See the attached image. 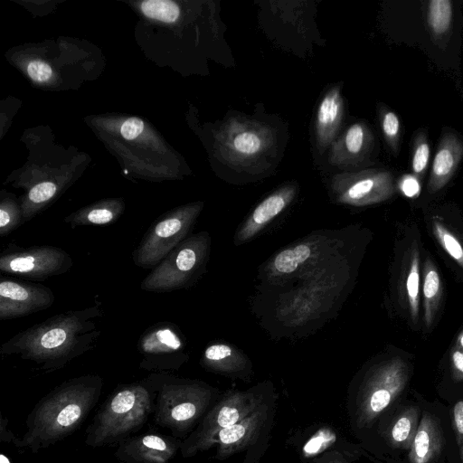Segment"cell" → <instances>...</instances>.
Masks as SVG:
<instances>
[{
  "label": "cell",
  "mask_w": 463,
  "mask_h": 463,
  "mask_svg": "<svg viewBox=\"0 0 463 463\" xmlns=\"http://www.w3.org/2000/svg\"><path fill=\"white\" fill-rule=\"evenodd\" d=\"M98 306L70 310L19 332L2 345L3 354H16L41 365L44 371L62 368L93 348L100 335Z\"/></svg>",
  "instance_id": "cell-1"
},
{
  "label": "cell",
  "mask_w": 463,
  "mask_h": 463,
  "mask_svg": "<svg viewBox=\"0 0 463 463\" xmlns=\"http://www.w3.org/2000/svg\"><path fill=\"white\" fill-rule=\"evenodd\" d=\"M103 388L99 375L69 379L43 396L26 419L19 448L36 453L73 433L97 404Z\"/></svg>",
  "instance_id": "cell-2"
},
{
  "label": "cell",
  "mask_w": 463,
  "mask_h": 463,
  "mask_svg": "<svg viewBox=\"0 0 463 463\" xmlns=\"http://www.w3.org/2000/svg\"><path fill=\"white\" fill-rule=\"evenodd\" d=\"M154 403V393L145 381L118 386L86 430L85 443L99 448L128 438L147 420Z\"/></svg>",
  "instance_id": "cell-3"
},
{
  "label": "cell",
  "mask_w": 463,
  "mask_h": 463,
  "mask_svg": "<svg viewBox=\"0 0 463 463\" xmlns=\"http://www.w3.org/2000/svg\"><path fill=\"white\" fill-rule=\"evenodd\" d=\"M154 393L155 422L183 436L210 405L212 392L195 382L155 373L145 381Z\"/></svg>",
  "instance_id": "cell-4"
},
{
  "label": "cell",
  "mask_w": 463,
  "mask_h": 463,
  "mask_svg": "<svg viewBox=\"0 0 463 463\" xmlns=\"http://www.w3.org/2000/svg\"><path fill=\"white\" fill-rule=\"evenodd\" d=\"M224 163L240 169H256L275 152L273 129L258 121L230 118L218 137Z\"/></svg>",
  "instance_id": "cell-5"
},
{
  "label": "cell",
  "mask_w": 463,
  "mask_h": 463,
  "mask_svg": "<svg viewBox=\"0 0 463 463\" xmlns=\"http://www.w3.org/2000/svg\"><path fill=\"white\" fill-rule=\"evenodd\" d=\"M198 211V206L183 207L151 224L133 252L134 263L143 269L157 266L186 235Z\"/></svg>",
  "instance_id": "cell-6"
},
{
  "label": "cell",
  "mask_w": 463,
  "mask_h": 463,
  "mask_svg": "<svg viewBox=\"0 0 463 463\" xmlns=\"http://www.w3.org/2000/svg\"><path fill=\"white\" fill-rule=\"evenodd\" d=\"M259 398L249 392H235L216 404L203 418L198 428L182 443L181 453L192 457L210 449L220 430L243 420L260 405Z\"/></svg>",
  "instance_id": "cell-7"
},
{
  "label": "cell",
  "mask_w": 463,
  "mask_h": 463,
  "mask_svg": "<svg viewBox=\"0 0 463 463\" xmlns=\"http://www.w3.org/2000/svg\"><path fill=\"white\" fill-rule=\"evenodd\" d=\"M71 255L50 245L6 249L0 256V270L31 279H46L72 267Z\"/></svg>",
  "instance_id": "cell-8"
},
{
  "label": "cell",
  "mask_w": 463,
  "mask_h": 463,
  "mask_svg": "<svg viewBox=\"0 0 463 463\" xmlns=\"http://www.w3.org/2000/svg\"><path fill=\"white\" fill-rule=\"evenodd\" d=\"M199 237L179 243L143 279L140 288L150 292H170L186 285L203 259V244Z\"/></svg>",
  "instance_id": "cell-9"
},
{
  "label": "cell",
  "mask_w": 463,
  "mask_h": 463,
  "mask_svg": "<svg viewBox=\"0 0 463 463\" xmlns=\"http://www.w3.org/2000/svg\"><path fill=\"white\" fill-rule=\"evenodd\" d=\"M408 378V367L401 358L381 365L371 377L358 403V418L362 422L373 420L386 409L402 391Z\"/></svg>",
  "instance_id": "cell-10"
},
{
  "label": "cell",
  "mask_w": 463,
  "mask_h": 463,
  "mask_svg": "<svg viewBox=\"0 0 463 463\" xmlns=\"http://www.w3.org/2000/svg\"><path fill=\"white\" fill-rule=\"evenodd\" d=\"M184 344L175 326L165 322L147 328L140 336L137 347L142 355L140 367L153 371L177 369L184 359Z\"/></svg>",
  "instance_id": "cell-11"
},
{
  "label": "cell",
  "mask_w": 463,
  "mask_h": 463,
  "mask_svg": "<svg viewBox=\"0 0 463 463\" xmlns=\"http://www.w3.org/2000/svg\"><path fill=\"white\" fill-rule=\"evenodd\" d=\"M333 185L343 200L363 204L384 201L395 191L392 174L383 169L337 175Z\"/></svg>",
  "instance_id": "cell-12"
},
{
  "label": "cell",
  "mask_w": 463,
  "mask_h": 463,
  "mask_svg": "<svg viewBox=\"0 0 463 463\" xmlns=\"http://www.w3.org/2000/svg\"><path fill=\"white\" fill-rule=\"evenodd\" d=\"M53 292L41 284L2 279L0 282V320L31 315L50 307Z\"/></svg>",
  "instance_id": "cell-13"
},
{
  "label": "cell",
  "mask_w": 463,
  "mask_h": 463,
  "mask_svg": "<svg viewBox=\"0 0 463 463\" xmlns=\"http://www.w3.org/2000/svg\"><path fill=\"white\" fill-rule=\"evenodd\" d=\"M180 447L170 436L146 433L120 441L115 457L123 463H169Z\"/></svg>",
  "instance_id": "cell-14"
},
{
  "label": "cell",
  "mask_w": 463,
  "mask_h": 463,
  "mask_svg": "<svg viewBox=\"0 0 463 463\" xmlns=\"http://www.w3.org/2000/svg\"><path fill=\"white\" fill-rule=\"evenodd\" d=\"M463 158V139L451 130L444 131L432 162L428 190L437 193L452 178Z\"/></svg>",
  "instance_id": "cell-15"
},
{
  "label": "cell",
  "mask_w": 463,
  "mask_h": 463,
  "mask_svg": "<svg viewBox=\"0 0 463 463\" xmlns=\"http://www.w3.org/2000/svg\"><path fill=\"white\" fill-rule=\"evenodd\" d=\"M268 417V407L260 404L250 414L236 424L219 431L217 457L231 456L248 447L260 433Z\"/></svg>",
  "instance_id": "cell-16"
},
{
  "label": "cell",
  "mask_w": 463,
  "mask_h": 463,
  "mask_svg": "<svg viewBox=\"0 0 463 463\" xmlns=\"http://www.w3.org/2000/svg\"><path fill=\"white\" fill-rule=\"evenodd\" d=\"M373 145V135L365 123L356 122L333 142L329 161L333 165H354L364 160Z\"/></svg>",
  "instance_id": "cell-17"
},
{
  "label": "cell",
  "mask_w": 463,
  "mask_h": 463,
  "mask_svg": "<svg viewBox=\"0 0 463 463\" xmlns=\"http://www.w3.org/2000/svg\"><path fill=\"white\" fill-rule=\"evenodd\" d=\"M344 108L338 86L330 89L321 99L315 122L317 144L320 151L323 152L335 141L344 118Z\"/></svg>",
  "instance_id": "cell-18"
},
{
  "label": "cell",
  "mask_w": 463,
  "mask_h": 463,
  "mask_svg": "<svg viewBox=\"0 0 463 463\" xmlns=\"http://www.w3.org/2000/svg\"><path fill=\"white\" fill-rule=\"evenodd\" d=\"M441 436L436 421L424 414L412 441L410 459L411 463H430L439 453Z\"/></svg>",
  "instance_id": "cell-19"
},
{
  "label": "cell",
  "mask_w": 463,
  "mask_h": 463,
  "mask_svg": "<svg viewBox=\"0 0 463 463\" xmlns=\"http://www.w3.org/2000/svg\"><path fill=\"white\" fill-rule=\"evenodd\" d=\"M424 17L428 32L436 43H443L450 35L454 18L453 2L431 0L425 3Z\"/></svg>",
  "instance_id": "cell-20"
},
{
  "label": "cell",
  "mask_w": 463,
  "mask_h": 463,
  "mask_svg": "<svg viewBox=\"0 0 463 463\" xmlns=\"http://www.w3.org/2000/svg\"><path fill=\"white\" fill-rule=\"evenodd\" d=\"M423 322L426 328L432 325L439 309L442 286L439 274L434 263L426 259L423 265Z\"/></svg>",
  "instance_id": "cell-21"
},
{
  "label": "cell",
  "mask_w": 463,
  "mask_h": 463,
  "mask_svg": "<svg viewBox=\"0 0 463 463\" xmlns=\"http://www.w3.org/2000/svg\"><path fill=\"white\" fill-rule=\"evenodd\" d=\"M122 212L123 206L120 203L109 201L74 213L64 221L71 228L86 225H107L114 222Z\"/></svg>",
  "instance_id": "cell-22"
},
{
  "label": "cell",
  "mask_w": 463,
  "mask_h": 463,
  "mask_svg": "<svg viewBox=\"0 0 463 463\" xmlns=\"http://www.w3.org/2000/svg\"><path fill=\"white\" fill-rule=\"evenodd\" d=\"M419 250L417 244L409 250L406 266L404 268V291L406 304L412 321L416 322L419 316L420 303V271Z\"/></svg>",
  "instance_id": "cell-23"
},
{
  "label": "cell",
  "mask_w": 463,
  "mask_h": 463,
  "mask_svg": "<svg viewBox=\"0 0 463 463\" xmlns=\"http://www.w3.org/2000/svg\"><path fill=\"white\" fill-rule=\"evenodd\" d=\"M294 193L293 186H285L268 196L254 210L252 223L260 226L269 222L286 207Z\"/></svg>",
  "instance_id": "cell-24"
},
{
  "label": "cell",
  "mask_w": 463,
  "mask_h": 463,
  "mask_svg": "<svg viewBox=\"0 0 463 463\" xmlns=\"http://www.w3.org/2000/svg\"><path fill=\"white\" fill-rule=\"evenodd\" d=\"M432 232L442 249L463 269V247L457 237L436 217Z\"/></svg>",
  "instance_id": "cell-25"
},
{
  "label": "cell",
  "mask_w": 463,
  "mask_h": 463,
  "mask_svg": "<svg viewBox=\"0 0 463 463\" xmlns=\"http://www.w3.org/2000/svg\"><path fill=\"white\" fill-rule=\"evenodd\" d=\"M141 11L148 18L165 23H174L180 15L178 5L170 0L144 1L141 4Z\"/></svg>",
  "instance_id": "cell-26"
},
{
  "label": "cell",
  "mask_w": 463,
  "mask_h": 463,
  "mask_svg": "<svg viewBox=\"0 0 463 463\" xmlns=\"http://www.w3.org/2000/svg\"><path fill=\"white\" fill-rule=\"evenodd\" d=\"M310 255V249L306 244L298 245L292 249L279 252L275 260L274 267L282 273H289L297 269Z\"/></svg>",
  "instance_id": "cell-27"
},
{
  "label": "cell",
  "mask_w": 463,
  "mask_h": 463,
  "mask_svg": "<svg viewBox=\"0 0 463 463\" xmlns=\"http://www.w3.org/2000/svg\"><path fill=\"white\" fill-rule=\"evenodd\" d=\"M430 145L424 131L415 137L411 155V171L418 179L424 176L430 160Z\"/></svg>",
  "instance_id": "cell-28"
},
{
  "label": "cell",
  "mask_w": 463,
  "mask_h": 463,
  "mask_svg": "<svg viewBox=\"0 0 463 463\" xmlns=\"http://www.w3.org/2000/svg\"><path fill=\"white\" fill-rule=\"evenodd\" d=\"M380 119L384 138L392 153L396 155L399 152L401 133L399 117L390 109H383Z\"/></svg>",
  "instance_id": "cell-29"
},
{
  "label": "cell",
  "mask_w": 463,
  "mask_h": 463,
  "mask_svg": "<svg viewBox=\"0 0 463 463\" xmlns=\"http://www.w3.org/2000/svg\"><path fill=\"white\" fill-rule=\"evenodd\" d=\"M23 213L17 205L9 200L0 205V236L5 237L23 223Z\"/></svg>",
  "instance_id": "cell-30"
},
{
  "label": "cell",
  "mask_w": 463,
  "mask_h": 463,
  "mask_svg": "<svg viewBox=\"0 0 463 463\" xmlns=\"http://www.w3.org/2000/svg\"><path fill=\"white\" fill-rule=\"evenodd\" d=\"M335 439L336 437L334 432L327 429H322L307 440L303 448V451L307 456L318 454L335 442Z\"/></svg>",
  "instance_id": "cell-31"
},
{
  "label": "cell",
  "mask_w": 463,
  "mask_h": 463,
  "mask_svg": "<svg viewBox=\"0 0 463 463\" xmlns=\"http://www.w3.org/2000/svg\"><path fill=\"white\" fill-rule=\"evenodd\" d=\"M415 412H406L402 415L392 426L391 437L396 443H405L413 430Z\"/></svg>",
  "instance_id": "cell-32"
},
{
  "label": "cell",
  "mask_w": 463,
  "mask_h": 463,
  "mask_svg": "<svg viewBox=\"0 0 463 463\" xmlns=\"http://www.w3.org/2000/svg\"><path fill=\"white\" fill-rule=\"evenodd\" d=\"M232 354L231 348L223 344L212 345L204 351V360L212 366L219 364Z\"/></svg>",
  "instance_id": "cell-33"
},
{
  "label": "cell",
  "mask_w": 463,
  "mask_h": 463,
  "mask_svg": "<svg viewBox=\"0 0 463 463\" xmlns=\"http://www.w3.org/2000/svg\"><path fill=\"white\" fill-rule=\"evenodd\" d=\"M144 128L142 119L135 117L129 118L121 125L120 134L126 140H134L142 134Z\"/></svg>",
  "instance_id": "cell-34"
},
{
  "label": "cell",
  "mask_w": 463,
  "mask_h": 463,
  "mask_svg": "<svg viewBox=\"0 0 463 463\" xmlns=\"http://www.w3.org/2000/svg\"><path fill=\"white\" fill-rule=\"evenodd\" d=\"M29 76L35 81H46L52 74L49 64L42 61H32L27 66Z\"/></svg>",
  "instance_id": "cell-35"
},
{
  "label": "cell",
  "mask_w": 463,
  "mask_h": 463,
  "mask_svg": "<svg viewBox=\"0 0 463 463\" xmlns=\"http://www.w3.org/2000/svg\"><path fill=\"white\" fill-rule=\"evenodd\" d=\"M453 416L460 449L461 460L463 463V401H460L455 404Z\"/></svg>",
  "instance_id": "cell-36"
},
{
  "label": "cell",
  "mask_w": 463,
  "mask_h": 463,
  "mask_svg": "<svg viewBox=\"0 0 463 463\" xmlns=\"http://www.w3.org/2000/svg\"><path fill=\"white\" fill-rule=\"evenodd\" d=\"M400 188L402 192L408 197L416 196L420 190L418 178L410 175L402 177L400 182Z\"/></svg>",
  "instance_id": "cell-37"
},
{
  "label": "cell",
  "mask_w": 463,
  "mask_h": 463,
  "mask_svg": "<svg viewBox=\"0 0 463 463\" xmlns=\"http://www.w3.org/2000/svg\"><path fill=\"white\" fill-rule=\"evenodd\" d=\"M0 441L12 443L15 447L19 448L20 439L15 437L10 430L8 426L7 419L1 413L0 415Z\"/></svg>",
  "instance_id": "cell-38"
},
{
  "label": "cell",
  "mask_w": 463,
  "mask_h": 463,
  "mask_svg": "<svg viewBox=\"0 0 463 463\" xmlns=\"http://www.w3.org/2000/svg\"><path fill=\"white\" fill-rule=\"evenodd\" d=\"M452 363L455 369L463 374V352L455 350L452 354Z\"/></svg>",
  "instance_id": "cell-39"
},
{
  "label": "cell",
  "mask_w": 463,
  "mask_h": 463,
  "mask_svg": "<svg viewBox=\"0 0 463 463\" xmlns=\"http://www.w3.org/2000/svg\"><path fill=\"white\" fill-rule=\"evenodd\" d=\"M0 463H10L7 457H5L4 454L0 455Z\"/></svg>",
  "instance_id": "cell-40"
},
{
  "label": "cell",
  "mask_w": 463,
  "mask_h": 463,
  "mask_svg": "<svg viewBox=\"0 0 463 463\" xmlns=\"http://www.w3.org/2000/svg\"><path fill=\"white\" fill-rule=\"evenodd\" d=\"M458 342H459V345H461V347L463 348V334L460 335Z\"/></svg>",
  "instance_id": "cell-41"
},
{
  "label": "cell",
  "mask_w": 463,
  "mask_h": 463,
  "mask_svg": "<svg viewBox=\"0 0 463 463\" xmlns=\"http://www.w3.org/2000/svg\"><path fill=\"white\" fill-rule=\"evenodd\" d=\"M329 463H342V462H339V461H332V462H329Z\"/></svg>",
  "instance_id": "cell-42"
}]
</instances>
